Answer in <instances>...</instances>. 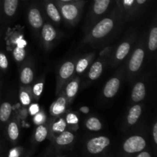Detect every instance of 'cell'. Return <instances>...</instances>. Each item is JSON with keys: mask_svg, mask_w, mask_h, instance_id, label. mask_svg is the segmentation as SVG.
<instances>
[{"mask_svg": "<svg viewBox=\"0 0 157 157\" xmlns=\"http://www.w3.org/2000/svg\"><path fill=\"white\" fill-rule=\"evenodd\" d=\"M144 58V52L143 49L138 48L134 52L133 55H132L131 59L129 64V68L131 71H136L141 67Z\"/></svg>", "mask_w": 157, "mask_h": 157, "instance_id": "4", "label": "cell"}, {"mask_svg": "<svg viewBox=\"0 0 157 157\" xmlns=\"http://www.w3.org/2000/svg\"><path fill=\"white\" fill-rule=\"evenodd\" d=\"M136 2L138 3V4H144V3H145L146 2H147V0H136Z\"/></svg>", "mask_w": 157, "mask_h": 157, "instance_id": "41", "label": "cell"}, {"mask_svg": "<svg viewBox=\"0 0 157 157\" xmlns=\"http://www.w3.org/2000/svg\"><path fill=\"white\" fill-rule=\"evenodd\" d=\"M153 136L155 144H157V124H155L153 130Z\"/></svg>", "mask_w": 157, "mask_h": 157, "instance_id": "36", "label": "cell"}, {"mask_svg": "<svg viewBox=\"0 0 157 157\" xmlns=\"http://www.w3.org/2000/svg\"><path fill=\"white\" fill-rule=\"evenodd\" d=\"M147 146L146 140L140 136H133L128 138L124 142V151L128 153H139L145 149Z\"/></svg>", "mask_w": 157, "mask_h": 157, "instance_id": "1", "label": "cell"}, {"mask_svg": "<svg viewBox=\"0 0 157 157\" xmlns=\"http://www.w3.org/2000/svg\"><path fill=\"white\" fill-rule=\"evenodd\" d=\"M48 131L47 129L42 125H40L38 128L36 129V131H35V138L37 142L41 143L42 141H44L45 140L46 136H47Z\"/></svg>", "mask_w": 157, "mask_h": 157, "instance_id": "23", "label": "cell"}, {"mask_svg": "<svg viewBox=\"0 0 157 157\" xmlns=\"http://www.w3.org/2000/svg\"><path fill=\"white\" fill-rule=\"evenodd\" d=\"M18 156H19V153H18V150L16 149H13L9 153V157H18Z\"/></svg>", "mask_w": 157, "mask_h": 157, "instance_id": "37", "label": "cell"}, {"mask_svg": "<svg viewBox=\"0 0 157 157\" xmlns=\"http://www.w3.org/2000/svg\"><path fill=\"white\" fill-rule=\"evenodd\" d=\"M81 111L82 112V113H87L89 112V108L87 107H82L81 108Z\"/></svg>", "mask_w": 157, "mask_h": 157, "instance_id": "40", "label": "cell"}, {"mask_svg": "<svg viewBox=\"0 0 157 157\" xmlns=\"http://www.w3.org/2000/svg\"><path fill=\"white\" fill-rule=\"evenodd\" d=\"M136 157H151V156H150V154L148 152H142Z\"/></svg>", "mask_w": 157, "mask_h": 157, "instance_id": "38", "label": "cell"}, {"mask_svg": "<svg viewBox=\"0 0 157 157\" xmlns=\"http://www.w3.org/2000/svg\"><path fill=\"white\" fill-rule=\"evenodd\" d=\"M0 67L2 69H6L8 67L7 58L2 53H0Z\"/></svg>", "mask_w": 157, "mask_h": 157, "instance_id": "32", "label": "cell"}, {"mask_svg": "<svg viewBox=\"0 0 157 157\" xmlns=\"http://www.w3.org/2000/svg\"><path fill=\"white\" fill-rule=\"evenodd\" d=\"M78 90V84L76 81H71L69 83L68 85L67 86L66 88V94H67V97L69 98H73L75 96Z\"/></svg>", "mask_w": 157, "mask_h": 157, "instance_id": "25", "label": "cell"}, {"mask_svg": "<svg viewBox=\"0 0 157 157\" xmlns=\"http://www.w3.org/2000/svg\"><path fill=\"white\" fill-rule=\"evenodd\" d=\"M146 96V88L145 85L143 83L139 82L134 86L132 91V99L135 102L141 101Z\"/></svg>", "mask_w": 157, "mask_h": 157, "instance_id": "8", "label": "cell"}, {"mask_svg": "<svg viewBox=\"0 0 157 157\" xmlns=\"http://www.w3.org/2000/svg\"><path fill=\"white\" fill-rule=\"evenodd\" d=\"M61 2H71V1H73V0H60Z\"/></svg>", "mask_w": 157, "mask_h": 157, "instance_id": "42", "label": "cell"}, {"mask_svg": "<svg viewBox=\"0 0 157 157\" xmlns=\"http://www.w3.org/2000/svg\"><path fill=\"white\" fill-rule=\"evenodd\" d=\"M42 37L44 41H52L56 37V32L51 25H44L42 29Z\"/></svg>", "mask_w": 157, "mask_h": 157, "instance_id": "13", "label": "cell"}, {"mask_svg": "<svg viewBox=\"0 0 157 157\" xmlns=\"http://www.w3.org/2000/svg\"><path fill=\"white\" fill-rule=\"evenodd\" d=\"M14 58L16 61H22L25 56V51L24 48H19L17 47L14 49L13 52Z\"/></svg>", "mask_w": 157, "mask_h": 157, "instance_id": "26", "label": "cell"}, {"mask_svg": "<svg viewBox=\"0 0 157 157\" xmlns=\"http://www.w3.org/2000/svg\"><path fill=\"white\" fill-rule=\"evenodd\" d=\"M66 127V123L62 118L59 120L58 122L55 123L53 124V127H52V129L55 132H59V133H62L64 130H65Z\"/></svg>", "mask_w": 157, "mask_h": 157, "instance_id": "27", "label": "cell"}, {"mask_svg": "<svg viewBox=\"0 0 157 157\" xmlns=\"http://www.w3.org/2000/svg\"><path fill=\"white\" fill-rule=\"evenodd\" d=\"M102 71V64L99 61H96L95 63H94V64L90 67V72H89V78L91 80H96L97 78L101 76Z\"/></svg>", "mask_w": 157, "mask_h": 157, "instance_id": "15", "label": "cell"}, {"mask_svg": "<svg viewBox=\"0 0 157 157\" xmlns=\"http://www.w3.org/2000/svg\"><path fill=\"white\" fill-rule=\"evenodd\" d=\"M133 1H134V0H124V3L125 6H130L133 4Z\"/></svg>", "mask_w": 157, "mask_h": 157, "instance_id": "39", "label": "cell"}, {"mask_svg": "<svg viewBox=\"0 0 157 157\" xmlns=\"http://www.w3.org/2000/svg\"><path fill=\"white\" fill-rule=\"evenodd\" d=\"M141 111H142V109H141L140 106H133V107L130 110L128 116H127V121H128L129 124H131V125L136 124V121H138V119H139L140 117Z\"/></svg>", "mask_w": 157, "mask_h": 157, "instance_id": "9", "label": "cell"}, {"mask_svg": "<svg viewBox=\"0 0 157 157\" xmlns=\"http://www.w3.org/2000/svg\"><path fill=\"white\" fill-rule=\"evenodd\" d=\"M43 90V84L42 83H38L36 84L33 87V92L36 96H40L42 93Z\"/></svg>", "mask_w": 157, "mask_h": 157, "instance_id": "31", "label": "cell"}, {"mask_svg": "<svg viewBox=\"0 0 157 157\" xmlns=\"http://www.w3.org/2000/svg\"><path fill=\"white\" fill-rule=\"evenodd\" d=\"M29 111H30V113L32 115H35L36 113H38V111H39V107H38V104H32L30 107V108H29Z\"/></svg>", "mask_w": 157, "mask_h": 157, "instance_id": "34", "label": "cell"}, {"mask_svg": "<svg viewBox=\"0 0 157 157\" xmlns=\"http://www.w3.org/2000/svg\"><path fill=\"white\" fill-rule=\"evenodd\" d=\"M86 127L88 130H92V131H98L102 128V124L98 118L91 117L87 120L86 123Z\"/></svg>", "mask_w": 157, "mask_h": 157, "instance_id": "20", "label": "cell"}, {"mask_svg": "<svg viewBox=\"0 0 157 157\" xmlns=\"http://www.w3.org/2000/svg\"><path fill=\"white\" fill-rule=\"evenodd\" d=\"M20 101L23 105H29L31 102L30 97L26 92L23 91L20 94Z\"/></svg>", "mask_w": 157, "mask_h": 157, "instance_id": "29", "label": "cell"}, {"mask_svg": "<svg viewBox=\"0 0 157 157\" xmlns=\"http://www.w3.org/2000/svg\"><path fill=\"white\" fill-rule=\"evenodd\" d=\"M88 65V61L87 59H81L78 62L76 66V71L78 73H82Z\"/></svg>", "mask_w": 157, "mask_h": 157, "instance_id": "28", "label": "cell"}, {"mask_svg": "<svg viewBox=\"0 0 157 157\" xmlns=\"http://www.w3.org/2000/svg\"><path fill=\"white\" fill-rule=\"evenodd\" d=\"M130 44L127 42H124L119 46L117 51L116 57L118 60H122L130 52Z\"/></svg>", "mask_w": 157, "mask_h": 157, "instance_id": "19", "label": "cell"}, {"mask_svg": "<svg viewBox=\"0 0 157 157\" xmlns=\"http://www.w3.org/2000/svg\"><path fill=\"white\" fill-rule=\"evenodd\" d=\"M65 105H66V101L64 98H59L56 101V102L54 104V105L52 106V113L54 115H58L61 114V113L64 111V109H65Z\"/></svg>", "mask_w": 157, "mask_h": 157, "instance_id": "17", "label": "cell"}, {"mask_svg": "<svg viewBox=\"0 0 157 157\" xmlns=\"http://www.w3.org/2000/svg\"><path fill=\"white\" fill-rule=\"evenodd\" d=\"M74 138H75V136H74L73 133L68 131H63L57 137L56 143L60 146L67 145V144H70L73 142Z\"/></svg>", "mask_w": 157, "mask_h": 157, "instance_id": "10", "label": "cell"}, {"mask_svg": "<svg viewBox=\"0 0 157 157\" xmlns=\"http://www.w3.org/2000/svg\"><path fill=\"white\" fill-rule=\"evenodd\" d=\"M44 120H45V117H44V116L42 113H38V114L36 113L35 118H34V122H35V124L41 125L42 123L44 122Z\"/></svg>", "mask_w": 157, "mask_h": 157, "instance_id": "33", "label": "cell"}, {"mask_svg": "<svg viewBox=\"0 0 157 157\" xmlns=\"http://www.w3.org/2000/svg\"><path fill=\"white\" fill-rule=\"evenodd\" d=\"M33 80V71L30 67H25L21 73V81L25 84L31 83Z\"/></svg>", "mask_w": 157, "mask_h": 157, "instance_id": "21", "label": "cell"}, {"mask_svg": "<svg viewBox=\"0 0 157 157\" xmlns=\"http://www.w3.org/2000/svg\"><path fill=\"white\" fill-rule=\"evenodd\" d=\"M46 9H47L48 15L53 21L58 22L61 20V15H60L59 12L53 3H48L47 5Z\"/></svg>", "mask_w": 157, "mask_h": 157, "instance_id": "18", "label": "cell"}, {"mask_svg": "<svg viewBox=\"0 0 157 157\" xmlns=\"http://www.w3.org/2000/svg\"><path fill=\"white\" fill-rule=\"evenodd\" d=\"M110 0H94V11L98 15L104 13L108 8Z\"/></svg>", "mask_w": 157, "mask_h": 157, "instance_id": "14", "label": "cell"}, {"mask_svg": "<svg viewBox=\"0 0 157 157\" xmlns=\"http://www.w3.org/2000/svg\"><path fill=\"white\" fill-rule=\"evenodd\" d=\"M113 27V21L110 18H104L95 25L92 30L94 38H101L107 35Z\"/></svg>", "mask_w": 157, "mask_h": 157, "instance_id": "3", "label": "cell"}, {"mask_svg": "<svg viewBox=\"0 0 157 157\" xmlns=\"http://www.w3.org/2000/svg\"><path fill=\"white\" fill-rule=\"evenodd\" d=\"M75 71V65L72 62L67 61L64 63L60 68V76L64 79H67L69 77L71 76Z\"/></svg>", "mask_w": 157, "mask_h": 157, "instance_id": "11", "label": "cell"}, {"mask_svg": "<svg viewBox=\"0 0 157 157\" xmlns=\"http://www.w3.org/2000/svg\"><path fill=\"white\" fill-rule=\"evenodd\" d=\"M67 123L69 124H76L78 123V118L74 113H69L67 116Z\"/></svg>", "mask_w": 157, "mask_h": 157, "instance_id": "30", "label": "cell"}, {"mask_svg": "<svg viewBox=\"0 0 157 157\" xmlns=\"http://www.w3.org/2000/svg\"><path fill=\"white\" fill-rule=\"evenodd\" d=\"M120 84H121V82H120L119 79L116 78H112L110 81H107L104 89V96L108 98H113L117 93Z\"/></svg>", "mask_w": 157, "mask_h": 157, "instance_id": "5", "label": "cell"}, {"mask_svg": "<svg viewBox=\"0 0 157 157\" xmlns=\"http://www.w3.org/2000/svg\"><path fill=\"white\" fill-rule=\"evenodd\" d=\"M149 48L151 51H155L157 48V28H153L151 30L149 38Z\"/></svg>", "mask_w": 157, "mask_h": 157, "instance_id": "22", "label": "cell"}, {"mask_svg": "<svg viewBox=\"0 0 157 157\" xmlns=\"http://www.w3.org/2000/svg\"><path fill=\"white\" fill-rule=\"evenodd\" d=\"M16 43L18 47L19 48H24L26 44V41L22 39V38H19L16 40Z\"/></svg>", "mask_w": 157, "mask_h": 157, "instance_id": "35", "label": "cell"}, {"mask_svg": "<svg viewBox=\"0 0 157 157\" xmlns=\"http://www.w3.org/2000/svg\"><path fill=\"white\" fill-rule=\"evenodd\" d=\"M61 13L67 20H73L78 16V9L74 4H65L61 6Z\"/></svg>", "mask_w": 157, "mask_h": 157, "instance_id": "6", "label": "cell"}, {"mask_svg": "<svg viewBox=\"0 0 157 157\" xmlns=\"http://www.w3.org/2000/svg\"><path fill=\"white\" fill-rule=\"evenodd\" d=\"M18 0H5L4 11L8 16H12L18 7Z\"/></svg>", "mask_w": 157, "mask_h": 157, "instance_id": "12", "label": "cell"}, {"mask_svg": "<svg viewBox=\"0 0 157 157\" xmlns=\"http://www.w3.org/2000/svg\"><path fill=\"white\" fill-rule=\"evenodd\" d=\"M29 21L31 25L35 29H39L41 27L43 24V20L38 9H31L29 13Z\"/></svg>", "mask_w": 157, "mask_h": 157, "instance_id": "7", "label": "cell"}, {"mask_svg": "<svg viewBox=\"0 0 157 157\" xmlns=\"http://www.w3.org/2000/svg\"><path fill=\"white\" fill-rule=\"evenodd\" d=\"M12 112V106L9 103L5 102L0 107V121L6 122L9 118Z\"/></svg>", "mask_w": 157, "mask_h": 157, "instance_id": "16", "label": "cell"}, {"mask_svg": "<svg viewBox=\"0 0 157 157\" xmlns=\"http://www.w3.org/2000/svg\"><path fill=\"white\" fill-rule=\"evenodd\" d=\"M8 133L9 136L12 140H15L18 139V135H19V131H18V127L15 123H11L8 127Z\"/></svg>", "mask_w": 157, "mask_h": 157, "instance_id": "24", "label": "cell"}, {"mask_svg": "<svg viewBox=\"0 0 157 157\" xmlns=\"http://www.w3.org/2000/svg\"><path fill=\"white\" fill-rule=\"evenodd\" d=\"M110 143V139L106 136L94 137L87 142V151L91 154H98L101 153L106 147H108Z\"/></svg>", "mask_w": 157, "mask_h": 157, "instance_id": "2", "label": "cell"}]
</instances>
